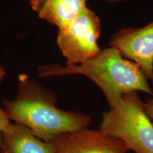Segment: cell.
I'll return each instance as SVG.
<instances>
[{"label":"cell","mask_w":153,"mask_h":153,"mask_svg":"<svg viewBox=\"0 0 153 153\" xmlns=\"http://www.w3.org/2000/svg\"><path fill=\"white\" fill-rule=\"evenodd\" d=\"M55 102L52 91L26 74H21L16 97L4 101L3 109L9 120L27 126L47 142L60 134L86 128L90 123L87 115L60 109Z\"/></svg>","instance_id":"cell-1"},{"label":"cell","mask_w":153,"mask_h":153,"mask_svg":"<svg viewBox=\"0 0 153 153\" xmlns=\"http://www.w3.org/2000/svg\"><path fill=\"white\" fill-rule=\"evenodd\" d=\"M70 74H82L92 80L104 92L111 108L126 94L142 91L153 95L148 78L138 65L111 46L101 50L94 57L80 64H52L38 68V76L41 77Z\"/></svg>","instance_id":"cell-2"},{"label":"cell","mask_w":153,"mask_h":153,"mask_svg":"<svg viewBox=\"0 0 153 153\" xmlns=\"http://www.w3.org/2000/svg\"><path fill=\"white\" fill-rule=\"evenodd\" d=\"M99 128L135 153H153V123L137 91L123 95L116 106L104 113Z\"/></svg>","instance_id":"cell-3"},{"label":"cell","mask_w":153,"mask_h":153,"mask_svg":"<svg viewBox=\"0 0 153 153\" xmlns=\"http://www.w3.org/2000/svg\"><path fill=\"white\" fill-rule=\"evenodd\" d=\"M99 16L87 7L68 24L58 28L57 45L66 58V65H77L101 51Z\"/></svg>","instance_id":"cell-4"},{"label":"cell","mask_w":153,"mask_h":153,"mask_svg":"<svg viewBox=\"0 0 153 153\" xmlns=\"http://www.w3.org/2000/svg\"><path fill=\"white\" fill-rule=\"evenodd\" d=\"M110 46L137 64L153 83V22L140 28H126L114 34Z\"/></svg>","instance_id":"cell-5"},{"label":"cell","mask_w":153,"mask_h":153,"mask_svg":"<svg viewBox=\"0 0 153 153\" xmlns=\"http://www.w3.org/2000/svg\"><path fill=\"white\" fill-rule=\"evenodd\" d=\"M49 142L55 153H126L128 150L120 140L87 128L60 134Z\"/></svg>","instance_id":"cell-6"},{"label":"cell","mask_w":153,"mask_h":153,"mask_svg":"<svg viewBox=\"0 0 153 153\" xmlns=\"http://www.w3.org/2000/svg\"><path fill=\"white\" fill-rule=\"evenodd\" d=\"M0 153H55L51 142L36 136L23 124L11 123L1 131Z\"/></svg>","instance_id":"cell-7"},{"label":"cell","mask_w":153,"mask_h":153,"mask_svg":"<svg viewBox=\"0 0 153 153\" xmlns=\"http://www.w3.org/2000/svg\"><path fill=\"white\" fill-rule=\"evenodd\" d=\"M87 0H29L39 18L60 28L87 7Z\"/></svg>","instance_id":"cell-8"},{"label":"cell","mask_w":153,"mask_h":153,"mask_svg":"<svg viewBox=\"0 0 153 153\" xmlns=\"http://www.w3.org/2000/svg\"><path fill=\"white\" fill-rule=\"evenodd\" d=\"M10 123L11 120L9 119L8 116L6 114L5 111L3 108H0V130L1 131L4 129Z\"/></svg>","instance_id":"cell-9"},{"label":"cell","mask_w":153,"mask_h":153,"mask_svg":"<svg viewBox=\"0 0 153 153\" xmlns=\"http://www.w3.org/2000/svg\"><path fill=\"white\" fill-rule=\"evenodd\" d=\"M143 106L147 115L153 123V99L148 100L146 103L143 102Z\"/></svg>","instance_id":"cell-10"},{"label":"cell","mask_w":153,"mask_h":153,"mask_svg":"<svg viewBox=\"0 0 153 153\" xmlns=\"http://www.w3.org/2000/svg\"><path fill=\"white\" fill-rule=\"evenodd\" d=\"M6 74V72L2 67L0 66V82H1V80H2L3 77L5 76Z\"/></svg>","instance_id":"cell-11"},{"label":"cell","mask_w":153,"mask_h":153,"mask_svg":"<svg viewBox=\"0 0 153 153\" xmlns=\"http://www.w3.org/2000/svg\"><path fill=\"white\" fill-rule=\"evenodd\" d=\"M104 1H106L107 2H110V3H114V2H118V1H126V0H104Z\"/></svg>","instance_id":"cell-12"},{"label":"cell","mask_w":153,"mask_h":153,"mask_svg":"<svg viewBox=\"0 0 153 153\" xmlns=\"http://www.w3.org/2000/svg\"><path fill=\"white\" fill-rule=\"evenodd\" d=\"M0 142H1V130H0Z\"/></svg>","instance_id":"cell-13"}]
</instances>
